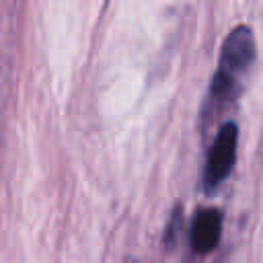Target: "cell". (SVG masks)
Returning <instances> with one entry per match:
<instances>
[{
  "mask_svg": "<svg viewBox=\"0 0 263 263\" xmlns=\"http://www.w3.org/2000/svg\"><path fill=\"white\" fill-rule=\"evenodd\" d=\"M255 55H257V45H255V35L251 27L247 25L234 27L222 43L218 68L208 88V97L201 111L203 125H208L210 119L218 117L238 97L242 80L251 70Z\"/></svg>",
  "mask_w": 263,
  "mask_h": 263,
  "instance_id": "6da1fadb",
  "label": "cell"
},
{
  "mask_svg": "<svg viewBox=\"0 0 263 263\" xmlns=\"http://www.w3.org/2000/svg\"><path fill=\"white\" fill-rule=\"evenodd\" d=\"M236 146H238V127L234 123H224L216 140L210 146L205 166H203V187L208 191L216 189L232 171L236 160Z\"/></svg>",
  "mask_w": 263,
  "mask_h": 263,
  "instance_id": "7a4b0ae2",
  "label": "cell"
},
{
  "mask_svg": "<svg viewBox=\"0 0 263 263\" xmlns=\"http://www.w3.org/2000/svg\"><path fill=\"white\" fill-rule=\"evenodd\" d=\"M222 234V212L216 208H203L195 214L191 226V249L197 255H205L216 249Z\"/></svg>",
  "mask_w": 263,
  "mask_h": 263,
  "instance_id": "3957f363",
  "label": "cell"
}]
</instances>
